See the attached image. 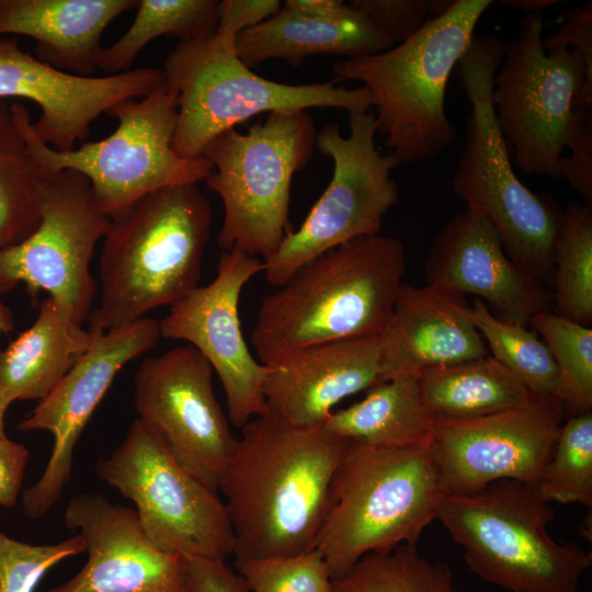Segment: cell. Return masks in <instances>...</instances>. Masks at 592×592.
Here are the masks:
<instances>
[{
  "label": "cell",
  "instance_id": "1",
  "mask_svg": "<svg viewBox=\"0 0 592 592\" xmlns=\"http://www.w3.org/2000/svg\"><path fill=\"white\" fill-rule=\"evenodd\" d=\"M240 430L218 488L234 532V556L314 549L348 440L322 425L294 426L270 411Z\"/></svg>",
  "mask_w": 592,
  "mask_h": 592
},
{
  "label": "cell",
  "instance_id": "2",
  "mask_svg": "<svg viewBox=\"0 0 592 592\" xmlns=\"http://www.w3.org/2000/svg\"><path fill=\"white\" fill-rule=\"evenodd\" d=\"M405 271L403 244L380 232L320 254L262 298L250 333L254 356L267 364L310 345L379 335Z\"/></svg>",
  "mask_w": 592,
  "mask_h": 592
},
{
  "label": "cell",
  "instance_id": "3",
  "mask_svg": "<svg viewBox=\"0 0 592 592\" xmlns=\"http://www.w3.org/2000/svg\"><path fill=\"white\" fill-rule=\"evenodd\" d=\"M210 231L212 207L197 184L156 190L110 219L88 331L130 325L185 298L198 286Z\"/></svg>",
  "mask_w": 592,
  "mask_h": 592
},
{
  "label": "cell",
  "instance_id": "4",
  "mask_svg": "<svg viewBox=\"0 0 592 592\" xmlns=\"http://www.w3.org/2000/svg\"><path fill=\"white\" fill-rule=\"evenodd\" d=\"M491 4L454 0L406 42L333 62L335 81H360L369 90L377 133L399 166L432 159L454 140L456 128L445 110L448 79Z\"/></svg>",
  "mask_w": 592,
  "mask_h": 592
},
{
  "label": "cell",
  "instance_id": "5",
  "mask_svg": "<svg viewBox=\"0 0 592 592\" xmlns=\"http://www.w3.org/2000/svg\"><path fill=\"white\" fill-rule=\"evenodd\" d=\"M505 44L496 35L475 36L457 67L470 103L464 149L452 178L466 207L496 228L509 258L542 284L553 283L554 247L562 209L517 178L492 101Z\"/></svg>",
  "mask_w": 592,
  "mask_h": 592
},
{
  "label": "cell",
  "instance_id": "6",
  "mask_svg": "<svg viewBox=\"0 0 592 592\" xmlns=\"http://www.w3.org/2000/svg\"><path fill=\"white\" fill-rule=\"evenodd\" d=\"M446 492L426 447H380L348 441L315 542L331 579L364 555L417 545Z\"/></svg>",
  "mask_w": 592,
  "mask_h": 592
},
{
  "label": "cell",
  "instance_id": "7",
  "mask_svg": "<svg viewBox=\"0 0 592 592\" xmlns=\"http://www.w3.org/2000/svg\"><path fill=\"white\" fill-rule=\"evenodd\" d=\"M10 106L41 168L50 172L70 169L84 175L95 207L110 219L156 190L197 184L213 171L205 157L183 158L175 152L179 98L166 78L148 95L122 100L106 111L117 121L111 135L69 151L55 150L35 135L23 103Z\"/></svg>",
  "mask_w": 592,
  "mask_h": 592
},
{
  "label": "cell",
  "instance_id": "8",
  "mask_svg": "<svg viewBox=\"0 0 592 592\" xmlns=\"http://www.w3.org/2000/svg\"><path fill=\"white\" fill-rule=\"evenodd\" d=\"M554 517L534 487L500 480L475 494L445 496L436 519L483 581L508 592H577L592 553L553 539Z\"/></svg>",
  "mask_w": 592,
  "mask_h": 592
},
{
  "label": "cell",
  "instance_id": "9",
  "mask_svg": "<svg viewBox=\"0 0 592 592\" xmlns=\"http://www.w3.org/2000/svg\"><path fill=\"white\" fill-rule=\"evenodd\" d=\"M315 121L307 110L271 112L240 133L230 128L202 151L213 164L204 181L224 207L217 244L239 248L263 261L293 231L289 221L293 177L316 148Z\"/></svg>",
  "mask_w": 592,
  "mask_h": 592
},
{
  "label": "cell",
  "instance_id": "10",
  "mask_svg": "<svg viewBox=\"0 0 592 592\" xmlns=\"http://www.w3.org/2000/svg\"><path fill=\"white\" fill-rule=\"evenodd\" d=\"M236 37L216 33L206 38L179 42L162 71L178 92L179 116L173 139L183 158L202 157L205 146L224 130L260 113L333 107L368 112L369 90L346 89L335 80L287 84L254 73L239 58Z\"/></svg>",
  "mask_w": 592,
  "mask_h": 592
},
{
  "label": "cell",
  "instance_id": "11",
  "mask_svg": "<svg viewBox=\"0 0 592 592\" xmlns=\"http://www.w3.org/2000/svg\"><path fill=\"white\" fill-rule=\"evenodd\" d=\"M542 14H526L505 44L492 101L512 164L527 174L558 177V163L592 107V68L567 48L545 50Z\"/></svg>",
  "mask_w": 592,
  "mask_h": 592
},
{
  "label": "cell",
  "instance_id": "12",
  "mask_svg": "<svg viewBox=\"0 0 592 592\" xmlns=\"http://www.w3.org/2000/svg\"><path fill=\"white\" fill-rule=\"evenodd\" d=\"M95 471L134 502L145 535L158 549L218 561L234 555V532L218 491L186 470L138 418Z\"/></svg>",
  "mask_w": 592,
  "mask_h": 592
},
{
  "label": "cell",
  "instance_id": "13",
  "mask_svg": "<svg viewBox=\"0 0 592 592\" xmlns=\"http://www.w3.org/2000/svg\"><path fill=\"white\" fill-rule=\"evenodd\" d=\"M348 121L346 137L337 123L317 132L316 148L332 159V177L299 228L264 261V277L272 286H281L299 267L346 241L379 234L383 218L399 201L391 177L399 163L377 149L375 115L350 112Z\"/></svg>",
  "mask_w": 592,
  "mask_h": 592
},
{
  "label": "cell",
  "instance_id": "14",
  "mask_svg": "<svg viewBox=\"0 0 592 592\" xmlns=\"http://www.w3.org/2000/svg\"><path fill=\"white\" fill-rule=\"evenodd\" d=\"M38 195L41 223L16 246L0 251V293L23 282L31 296L45 291L76 322L92 311L95 282L90 262L110 218L92 201L81 173L43 170Z\"/></svg>",
  "mask_w": 592,
  "mask_h": 592
},
{
  "label": "cell",
  "instance_id": "15",
  "mask_svg": "<svg viewBox=\"0 0 592 592\" xmlns=\"http://www.w3.org/2000/svg\"><path fill=\"white\" fill-rule=\"evenodd\" d=\"M568 417L553 396L471 419L434 418L428 449L446 496H469L500 480L536 488Z\"/></svg>",
  "mask_w": 592,
  "mask_h": 592
},
{
  "label": "cell",
  "instance_id": "16",
  "mask_svg": "<svg viewBox=\"0 0 592 592\" xmlns=\"http://www.w3.org/2000/svg\"><path fill=\"white\" fill-rule=\"evenodd\" d=\"M213 374L187 344L145 358L133 382L138 419L186 470L218 491L238 437L215 396Z\"/></svg>",
  "mask_w": 592,
  "mask_h": 592
},
{
  "label": "cell",
  "instance_id": "17",
  "mask_svg": "<svg viewBox=\"0 0 592 592\" xmlns=\"http://www.w3.org/2000/svg\"><path fill=\"white\" fill-rule=\"evenodd\" d=\"M263 270L262 259L239 248L223 251L213 281L172 305L158 321L161 337L186 341L208 361L224 389L228 420L237 429L267 411L263 364L250 351L239 318L241 293Z\"/></svg>",
  "mask_w": 592,
  "mask_h": 592
},
{
  "label": "cell",
  "instance_id": "18",
  "mask_svg": "<svg viewBox=\"0 0 592 592\" xmlns=\"http://www.w3.org/2000/svg\"><path fill=\"white\" fill-rule=\"evenodd\" d=\"M160 338L159 322L149 317L93 334L88 349L58 385L18 424L21 431L45 430L54 437L46 468L22 494L27 517H43L59 500L71 479L73 449L80 434L114 377Z\"/></svg>",
  "mask_w": 592,
  "mask_h": 592
},
{
  "label": "cell",
  "instance_id": "19",
  "mask_svg": "<svg viewBox=\"0 0 592 592\" xmlns=\"http://www.w3.org/2000/svg\"><path fill=\"white\" fill-rule=\"evenodd\" d=\"M164 81L160 68H136L101 77L58 70L24 52L16 37H0V101L25 99L41 109L35 135L58 151L86 139L90 126L115 103L144 98Z\"/></svg>",
  "mask_w": 592,
  "mask_h": 592
},
{
  "label": "cell",
  "instance_id": "20",
  "mask_svg": "<svg viewBox=\"0 0 592 592\" xmlns=\"http://www.w3.org/2000/svg\"><path fill=\"white\" fill-rule=\"evenodd\" d=\"M64 522L83 537L88 560L47 592H189L185 557L155 547L134 509L99 493H79Z\"/></svg>",
  "mask_w": 592,
  "mask_h": 592
},
{
  "label": "cell",
  "instance_id": "21",
  "mask_svg": "<svg viewBox=\"0 0 592 592\" xmlns=\"http://www.w3.org/2000/svg\"><path fill=\"white\" fill-rule=\"evenodd\" d=\"M424 272L429 285L476 295L505 321L527 326L536 314L551 310L546 286L509 258L491 223L468 207L437 234Z\"/></svg>",
  "mask_w": 592,
  "mask_h": 592
},
{
  "label": "cell",
  "instance_id": "22",
  "mask_svg": "<svg viewBox=\"0 0 592 592\" xmlns=\"http://www.w3.org/2000/svg\"><path fill=\"white\" fill-rule=\"evenodd\" d=\"M385 382L379 335L315 344L263 364L267 411L299 428L323 424L340 401Z\"/></svg>",
  "mask_w": 592,
  "mask_h": 592
},
{
  "label": "cell",
  "instance_id": "23",
  "mask_svg": "<svg viewBox=\"0 0 592 592\" xmlns=\"http://www.w3.org/2000/svg\"><path fill=\"white\" fill-rule=\"evenodd\" d=\"M469 311L463 295L402 283L379 334L385 382L490 355Z\"/></svg>",
  "mask_w": 592,
  "mask_h": 592
},
{
  "label": "cell",
  "instance_id": "24",
  "mask_svg": "<svg viewBox=\"0 0 592 592\" xmlns=\"http://www.w3.org/2000/svg\"><path fill=\"white\" fill-rule=\"evenodd\" d=\"M138 0H0V36L35 41L41 61L79 77L98 68L105 29Z\"/></svg>",
  "mask_w": 592,
  "mask_h": 592
},
{
  "label": "cell",
  "instance_id": "25",
  "mask_svg": "<svg viewBox=\"0 0 592 592\" xmlns=\"http://www.w3.org/2000/svg\"><path fill=\"white\" fill-rule=\"evenodd\" d=\"M235 47L249 68L269 59L293 67L312 55L357 58L394 47L389 37L350 5L343 16L321 20L304 16L283 7L262 23L239 33Z\"/></svg>",
  "mask_w": 592,
  "mask_h": 592
},
{
  "label": "cell",
  "instance_id": "26",
  "mask_svg": "<svg viewBox=\"0 0 592 592\" xmlns=\"http://www.w3.org/2000/svg\"><path fill=\"white\" fill-rule=\"evenodd\" d=\"M52 297L39 303L33 325L0 354V384L12 401L42 400L92 341Z\"/></svg>",
  "mask_w": 592,
  "mask_h": 592
},
{
  "label": "cell",
  "instance_id": "27",
  "mask_svg": "<svg viewBox=\"0 0 592 592\" xmlns=\"http://www.w3.org/2000/svg\"><path fill=\"white\" fill-rule=\"evenodd\" d=\"M433 417L425 409L414 375L379 383L360 401L333 410L322 426L352 442L380 447L428 445Z\"/></svg>",
  "mask_w": 592,
  "mask_h": 592
},
{
  "label": "cell",
  "instance_id": "28",
  "mask_svg": "<svg viewBox=\"0 0 592 592\" xmlns=\"http://www.w3.org/2000/svg\"><path fill=\"white\" fill-rule=\"evenodd\" d=\"M417 378L433 418H479L523 406L535 395L491 355L428 367Z\"/></svg>",
  "mask_w": 592,
  "mask_h": 592
},
{
  "label": "cell",
  "instance_id": "29",
  "mask_svg": "<svg viewBox=\"0 0 592 592\" xmlns=\"http://www.w3.org/2000/svg\"><path fill=\"white\" fill-rule=\"evenodd\" d=\"M215 0H138L129 29L112 45L103 47L98 68L114 75L130 70L139 52L160 36L180 42L215 34L218 25Z\"/></svg>",
  "mask_w": 592,
  "mask_h": 592
},
{
  "label": "cell",
  "instance_id": "30",
  "mask_svg": "<svg viewBox=\"0 0 592 592\" xmlns=\"http://www.w3.org/2000/svg\"><path fill=\"white\" fill-rule=\"evenodd\" d=\"M42 172L10 104L0 101V251L19 244L37 229Z\"/></svg>",
  "mask_w": 592,
  "mask_h": 592
},
{
  "label": "cell",
  "instance_id": "31",
  "mask_svg": "<svg viewBox=\"0 0 592 592\" xmlns=\"http://www.w3.org/2000/svg\"><path fill=\"white\" fill-rule=\"evenodd\" d=\"M551 311L580 325L592 322V206L562 209L554 247Z\"/></svg>",
  "mask_w": 592,
  "mask_h": 592
},
{
  "label": "cell",
  "instance_id": "32",
  "mask_svg": "<svg viewBox=\"0 0 592 592\" xmlns=\"http://www.w3.org/2000/svg\"><path fill=\"white\" fill-rule=\"evenodd\" d=\"M469 315L489 354L497 362L532 394L559 399L560 380L556 363L533 329L498 318L479 298L474 300Z\"/></svg>",
  "mask_w": 592,
  "mask_h": 592
},
{
  "label": "cell",
  "instance_id": "33",
  "mask_svg": "<svg viewBox=\"0 0 592 592\" xmlns=\"http://www.w3.org/2000/svg\"><path fill=\"white\" fill-rule=\"evenodd\" d=\"M331 592L460 591L446 562L430 561L417 545L402 544L364 555L345 574L332 580Z\"/></svg>",
  "mask_w": 592,
  "mask_h": 592
},
{
  "label": "cell",
  "instance_id": "34",
  "mask_svg": "<svg viewBox=\"0 0 592 592\" xmlns=\"http://www.w3.org/2000/svg\"><path fill=\"white\" fill-rule=\"evenodd\" d=\"M548 348L559 373L560 401L567 415L592 410V329L551 310L528 323Z\"/></svg>",
  "mask_w": 592,
  "mask_h": 592
},
{
  "label": "cell",
  "instance_id": "35",
  "mask_svg": "<svg viewBox=\"0 0 592 592\" xmlns=\"http://www.w3.org/2000/svg\"><path fill=\"white\" fill-rule=\"evenodd\" d=\"M535 489L548 503L592 508V410L563 421Z\"/></svg>",
  "mask_w": 592,
  "mask_h": 592
},
{
  "label": "cell",
  "instance_id": "36",
  "mask_svg": "<svg viewBox=\"0 0 592 592\" xmlns=\"http://www.w3.org/2000/svg\"><path fill=\"white\" fill-rule=\"evenodd\" d=\"M250 592H331L328 565L317 549L263 558L235 557Z\"/></svg>",
  "mask_w": 592,
  "mask_h": 592
},
{
  "label": "cell",
  "instance_id": "37",
  "mask_svg": "<svg viewBox=\"0 0 592 592\" xmlns=\"http://www.w3.org/2000/svg\"><path fill=\"white\" fill-rule=\"evenodd\" d=\"M83 551L79 533L57 544L31 545L0 530V592H33L52 567Z\"/></svg>",
  "mask_w": 592,
  "mask_h": 592
},
{
  "label": "cell",
  "instance_id": "38",
  "mask_svg": "<svg viewBox=\"0 0 592 592\" xmlns=\"http://www.w3.org/2000/svg\"><path fill=\"white\" fill-rule=\"evenodd\" d=\"M453 1L352 0L349 4L383 31L396 46L418 33L431 18L447 10Z\"/></svg>",
  "mask_w": 592,
  "mask_h": 592
},
{
  "label": "cell",
  "instance_id": "39",
  "mask_svg": "<svg viewBox=\"0 0 592 592\" xmlns=\"http://www.w3.org/2000/svg\"><path fill=\"white\" fill-rule=\"evenodd\" d=\"M570 155L558 163L559 180L563 179L592 206V116L587 112L568 144Z\"/></svg>",
  "mask_w": 592,
  "mask_h": 592
},
{
  "label": "cell",
  "instance_id": "40",
  "mask_svg": "<svg viewBox=\"0 0 592 592\" xmlns=\"http://www.w3.org/2000/svg\"><path fill=\"white\" fill-rule=\"evenodd\" d=\"M545 50L567 48L578 52L592 68V2L563 13V24L542 38Z\"/></svg>",
  "mask_w": 592,
  "mask_h": 592
},
{
  "label": "cell",
  "instance_id": "41",
  "mask_svg": "<svg viewBox=\"0 0 592 592\" xmlns=\"http://www.w3.org/2000/svg\"><path fill=\"white\" fill-rule=\"evenodd\" d=\"M189 592H250L241 576L225 561L207 558H186Z\"/></svg>",
  "mask_w": 592,
  "mask_h": 592
},
{
  "label": "cell",
  "instance_id": "42",
  "mask_svg": "<svg viewBox=\"0 0 592 592\" xmlns=\"http://www.w3.org/2000/svg\"><path fill=\"white\" fill-rule=\"evenodd\" d=\"M281 8L278 0L219 1L216 33L237 37L239 33L262 23Z\"/></svg>",
  "mask_w": 592,
  "mask_h": 592
},
{
  "label": "cell",
  "instance_id": "43",
  "mask_svg": "<svg viewBox=\"0 0 592 592\" xmlns=\"http://www.w3.org/2000/svg\"><path fill=\"white\" fill-rule=\"evenodd\" d=\"M29 452L23 444L0 439V505L13 508L19 498Z\"/></svg>",
  "mask_w": 592,
  "mask_h": 592
},
{
  "label": "cell",
  "instance_id": "44",
  "mask_svg": "<svg viewBox=\"0 0 592 592\" xmlns=\"http://www.w3.org/2000/svg\"><path fill=\"white\" fill-rule=\"evenodd\" d=\"M282 7L294 13L321 20L343 16L350 4L342 0H286Z\"/></svg>",
  "mask_w": 592,
  "mask_h": 592
},
{
  "label": "cell",
  "instance_id": "45",
  "mask_svg": "<svg viewBox=\"0 0 592 592\" xmlns=\"http://www.w3.org/2000/svg\"><path fill=\"white\" fill-rule=\"evenodd\" d=\"M500 4L520 10L526 14H542V12L557 3L558 0H500Z\"/></svg>",
  "mask_w": 592,
  "mask_h": 592
},
{
  "label": "cell",
  "instance_id": "46",
  "mask_svg": "<svg viewBox=\"0 0 592 592\" xmlns=\"http://www.w3.org/2000/svg\"><path fill=\"white\" fill-rule=\"evenodd\" d=\"M14 329V318L11 309L0 301V334ZM1 354V350H0Z\"/></svg>",
  "mask_w": 592,
  "mask_h": 592
},
{
  "label": "cell",
  "instance_id": "47",
  "mask_svg": "<svg viewBox=\"0 0 592 592\" xmlns=\"http://www.w3.org/2000/svg\"><path fill=\"white\" fill-rule=\"evenodd\" d=\"M13 401L8 396L7 391L0 384V439L7 437L5 435V425H4V417L7 409Z\"/></svg>",
  "mask_w": 592,
  "mask_h": 592
}]
</instances>
